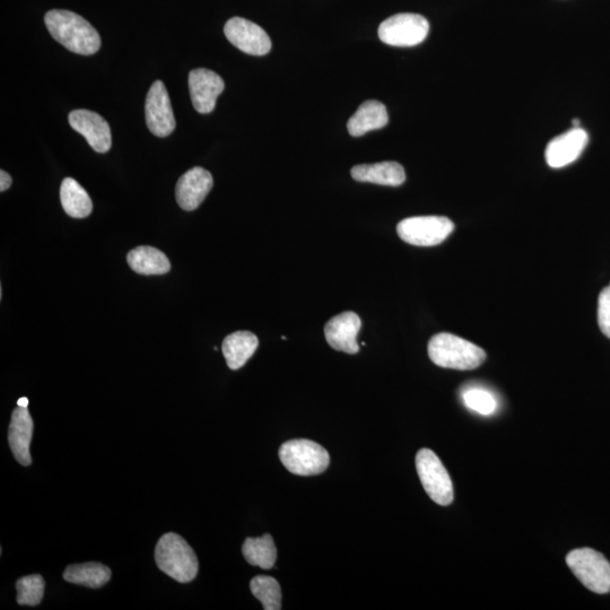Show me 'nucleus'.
Masks as SVG:
<instances>
[{
	"mask_svg": "<svg viewBox=\"0 0 610 610\" xmlns=\"http://www.w3.org/2000/svg\"><path fill=\"white\" fill-rule=\"evenodd\" d=\"M145 116L146 125L155 136L168 137L176 129L169 93L161 81H156L148 91Z\"/></svg>",
	"mask_w": 610,
	"mask_h": 610,
	"instance_id": "obj_9",
	"label": "nucleus"
},
{
	"mask_svg": "<svg viewBox=\"0 0 610 610\" xmlns=\"http://www.w3.org/2000/svg\"><path fill=\"white\" fill-rule=\"evenodd\" d=\"M127 259L130 268L141 275H164L171 269L168 257L153 247H138L129 252Z\"/></svg>",
	"mask_w": 610,
	"mask_h": 610,
	"instance_id": "obj_20",
	"label": "nucleus"
},
{
	"mask_svg": "<svg viewBox=\"0 0 610 610\" xmlns=\"http://www.w3.org/2000/svg\"><path fill=\"white\" fill-rule=\"evenodd\" d=\"M212 174L203 168H193L183 174L176 187V198L183 211H195L212 190Z\"/></svg>",
	"mask_w": 610,
	"mask_h": 610,
	"instance_id": "obj_15",
	"label": "nucleus"
},
{
	"mask_svg": "<svg viewBox=\"0 0 610 610\" xmlns=\"http://www.w3.org/2000/svg\"><path fill=\"white\" fill-rule=\"evenodd\" d=\"M155 562L162 572L180 583L191 582L198 574L199 564L194 549L174 533L165 534L159 540Z\"/></svg>",
	"mask_w": 610,
	"mask_h": 610,
	"instance_id": "obj_3",
	"label": "nucleus"
},
{
	"mask_svg": "<svg viewBox=\"0 0 610 610\" xmlns=\"http://www.w3.org/2000/svg\"><path fill=\"white\" fill-rule=\"evenodd\" d=\"M225 37L234 47L251 56H265L272 49V41L263 28L254 22L233 17L224 26Z\"/></svg>",
	"mask_w": 610,
	"mask_h": 610,
	"instance_id": "obj_10",
	"label": "nucleus"
},
{
	"mask_svg": "<svg viewBox=\"0 0 610 610\" xmlns=\"http://www.w3.org/2000/svg\"><path fill=\"white\" fill-rule=\"evenodd\" d=\"M69 125L83 135L95 152L107 153L112 145L111 129L99 113L75 110L69 113Z\"/></svg>",
	"mask_w": 610,
	"mask_h": 610,
	"instance_id": "obj_12",
	"label": "nucleus"
},
{
	"mask_svg": "<svg viewBox=\"0 0 610 610\" xmlns=\"http://www.w3.org/2000/svg\"><path fill=\"white\" fill-rule=\"evenodd\" d=\"M45 580L39 574L21 578L16 582L17 604L22 606H38L45 595Z\"/></svg>",
	"mask_w": 610,
	"mask_h": 610,
	"instance_id": "obj_25",
	"label": "nucleus"
},
{
	"mask_svg": "<svg viewBox=\"0 0 610 610\" xmlns=\"http://www.w3.org/2000/svg\"><path fill=\"white\" fill-rule=\"evenodd\" d=\"M455 224L448 217L417 216L397 225L399 238L416 247H434L449 238Z\"/></svg>",
	"mask_w": 610,
	"mask_h": 610,
	"instance_id": "obj_6",
	"label": "nucleus"
},
{
	"mask_svg": "<svg viewBox=\"0 0 610 610\" xmlns=\"http://www.w3.org/2000/svg\"><path fill=\"white\" fill-rule=\"evenodd\" d=\"M60 200L66 214L74 219H85L92 213L93 204L89 194L72 178H66L61 183Z\"/></svg>",
	"mask_w": 610,
	"mask_h": 610,
	"instance_id": "obj_21",
	"label": "nucleus"
},
{
	"mask_svg": "<svg viewBox=\"0 0 610 610\" xmlns=\"http://www.w3.org/2000/svg\"><path fill=\"white\" fill-rule=\"evenodd\" d=\"M259 346L258 338L250 331H237L224 339L223 355L231 370H239L246 364Z\"/></svg>",
	"mask_w": 610,
	"mask_h": 610,
	"instance_id": "obj_19",
	"label": "nucleus"
},
{
	"mask_svg": "<svg viewBox=\"0 0 610 610\" xmlns=\"http://www.w3.org/2000/svg\"><path fill=\"white\" fill-rule=\"evenodd\" d=\"M463 398L469 409L484 416L494 414L498 408V402L494 396L484 389H468L464 392Z\"/></svg>",
	"mask_w": 610,
	"mask_h": 610,
	"instance_id": "obj_26",
	"label": "nucleus"
},
{
	"mask_svg": "<svg viewBox=\"0 0 610 610\" xmlns=\"http://www.w3.org/2000/svg\"><path fill=\"white\" fill-rule=\"evenodd\" d=\"M598 324L603 334L610 338V285L599 295Z\"/></svg>",
	"mask_w": 610,
	"mask_h": 610,
	"instance_id": "obj_27",
	"label": "nucleus"
},
{
	"mask_svg": "<svg viewBox=\"0 0 610 610\" xmlns=\"http://www.w3.org/2000/svg\"><path fill=\"white\" fill-rule=\"evenodd\" d=\"M430 24L424 16L412 13L396 14L383 21L379 38L392 47H414L429 36Z\"/></svg>",
	"mask_w": 610,
	"mask_h": 610,
	"instance_id": "obj_7",
	"label": "nucleus"
},
{
	"mask_svg": "<svg viewBox=\"0 0 610 610\" xmlns=\"http://www.w3.org/2000/svg\"><path fill=\"white\" fill-rule=\"evenodd\" d=\"M45 23L51 37L75 54L90 56L101 47L100 34L80 15L54 10L46 14Z\"/></svg>",
	"mask_w": 610,
	"mask_h": 610,
	"instance_id": "obj_1",
	"label": "nucleus"
},
{
	"mask_svg": "<svg viewBox=\"0 0 610 610\" xmlns=\"http://www.w3.org/2000/svg\"><path fill=\"white\" fill-rule=\"evenodd\" d=\"M427 350L431 361L446 369L474 370L486 360L483 348L448 333L433 336Z\"/></svg>",
	"mask_w": 610,
	"mask_h": 610,
	"instance_id": "obj_2",
	"label": "nucleus"
},
{
	"mask_svg": "<svg viewBox=\"0 0 610 610\" xmlns=\"http://www.w3.org/2000/svg\"><path fill=\"white\" fill-rule=\"evenodd\" d=\"M388 121L389 117L385 104L379 101H366L348 120L347 129L352 136L360 137L372 132V130L386 127Z\"/></svg>",
	"mask_w": 610,
	"mask_h": 610,
	"instance_id": "obj_18",
	"label": "nucleus"
},
{
	"mask_svg": "<svg viewBox=\"0 0 610 610\" xmlns=\"http://www.w3.org/2000/svg\"><path fill=\"white\" fill-rule=\"evenodd\" d=\"M589 136L582 128H573L548 143L546 162L553 169H561L577 161L588 145Z\"/></svg>",
	"mask_w": 610,
	"mask_h": 610,
	"instance_id": "obj_13",
	"label": "nucleus"
},
{
	"mask_svg": "<svg viewBox=\"0 0 610 610\" xmlns=\"http://www.w3.org/2000/svg\"><path fill=\"white\" fill-rule=\"evenodd\" d=\"M17 406L28 408V406H29V399L26 398V397L20 398L19 402H17Z\"/></svg>",
	"mask_w": 610,
	"mask_h": 610,
	"instance_id": "obj_29",
	"label": "nucleus"
},
{
	"mask_svg": "<svg viewBox=\"0 0 610 610\" xmlns=\"http://www.w3.org/2000/svg\"><path fill=\"white\" fill-rule=\"evenodd\" d=\"M244 559L250 565L264 570L272 569L277 559L274 539L269 534L260 538H247L242 546Z\"/></svg>",
	"mask_w": 610,
	"mask_h": 610,
	"instance_id": "obj_23",
	"label": "nucleus"
},
{
	"mask_svg": "<svg viewBox=\"0 0 610 610\" xmlns=\"http://www.w3.org/2000/svg\"><path fill=\"white\" fill-rule=\"evenodd\" d=\"M362 321L354 312H343L328 321L325 327L327 343L339 352L356 354L360 352L357 336H359Z\"/></svg>",
	"mask_w": 610,
	"mask_h": 610,
	"instance_id": "obj_14",
	"label": "nucleus"
},
{
	"mask_svg": "<svg viewBox=\"0 0 610 610\" xmlns=\"http://www.w3.org/2000/svg\"><path fill=\"white\" fill-rule=\"evenodd\" d=\"M225 89L219 74L206 68H198L189 74V91L193 106L199 113L207 115L214 111L216 101Z\"/></svg>",
	"mask_w": 610,
	"mask_h": 610,
	"instance_id": "obj_11",
	"label": "nucleus"
},
{
	"mask_svg": "<svg viewBox=\"0 0 610 610\" xmlns=\"http://www.w3.org/2000/svg\"><path fill=\"white\" fill-rule=\"evenodd\" d=\"M33 420L28 408L17 407L12 414L8 442L13 456L22 466L32 464L30 446L33 438Z\"/></svg>",
	"mask_w": 610,
	"mask_h": 610,
	"instance_id": "obj_16",
	"label": "nucleus"
},
{
	"mask_svg": "<svg viewBox=\"0 0 610 610\" xmlns=\"http://www.w3.org/2000/svg\"><path fill=\"white\" fill-rule=\"evenodd\" d=\"M573 128H580V120L579 119H574L573 120Z\"/></svg>",
	"mask_w": 610,
	"mask_h": 610,
	"instance_id": "obj_30",
	"label": "nucleus"
},
{
	"mask_svg": "<svg viewBox=\"0 0 610 610\" xmlns=\"http://www.w3.org/2000/svg\"><path fill=\"white\" fill-rule=\"evenodd\" d=\"M12 186V178L10 174L4 170L0 171V191H5Z\"/></svg>",
	"mask_w": 610,
	"mask_h": 610,
	"instance_id": "obj_28",
	"label": "nucleus"
},
{
	"mask_svg": "<svg viewBox=\"0 0 610 610\" xmlns=\"http://www.w3.org/2000/svg\"><path fill=\"white\" fill-rule=\"evenodd\" d=\"M351 174L356 181L376 183L380 186L399 187L406 181L403 165L397 162L356 165Z\"/></svg>",
	"mask_w": 610,
	"mask_h": 610,
	"instance_id": "obj_17",
	"label": "nucleus"
},
{
	"mask_svg": "<svg viewBox=\"0 0 610 610\" xmlns=\"http://www.w3.org/2000/svg\"><path fill=\"white\" fill-rule=\"evenodd\" d=\"M280 458L290 473L299 476L322 474L330 463L329 453L325 448L305 439L285 442L280 449Z\"/></svg>",
	"mask_w": 610,
	"mask_h": 610,
	"instance_id": "obj_4",
	"label": "nucleus"
},
{
	"mask_svg": "<svg viewBox=\"0 0 610 610\" xmlns=\"http://www.w3.org/2000/svg\"><path fill=\"white\" fill-rule=\"evenodd\" d=\"M566 563L583 586L599 595L610 591V563L603 554L591 548L574 549Z\"/></svg>",
	"mask_w": 610,
	"mask_h": 610,
	"instance_id": "obj_5",
	"label": "nucleus"
},
{
	"mask_svg": "<svg viewBox=\"0 0 610 610\" xmlns=\"http://www.w3.org/2000/svg\"><path fill=\"white\" fill-rule=\"evenodd\" d=\"M252 594L263 604L266 610L282 609V590L280 583L272 577L258 575L250 582Z\"/></svg>",
	"mask_w": 610,
	"mask_h": 610,
	"instance_id": "obj_24",
	"label": "nucleus"
},
{
	"mask_svg": "<svg viewBox=\"0 0 610 610\" xmlns=\"http://www.w3.org/2000/svg\"><path fill=\"white\" fill-rule=\"evenodd\" d=\"M416 469L424 490L442 507L453 501V485L446 467L432 450L422 449L416 456Z\"/></svg>",
	"mask_w": 610,
	"mask_h": 610,
	"instance_id": "obj_8",
	"label": "nucleus"
},
{
	"mask_svg": "<svg viewBox=\"0 0 610 610\" xmlns=\"http://www.w3.org/2000/svg\"><path fill=\"white\" fill-rule=\"evenodd\" d=\"M64 579L74 585L98 589L110 581L111 570L98 562L74 564L65 570Z\"/></svg>",
	"mask_w": 610,
	"mask_h": 610,
	"instance_id": "obj_22",
	"label": "nucleus"
}]
</instances>
